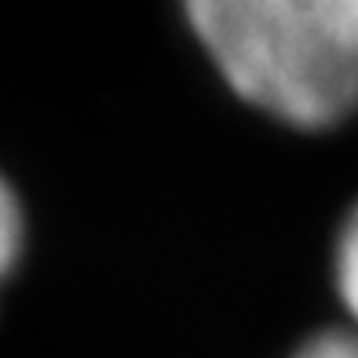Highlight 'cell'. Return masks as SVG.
<instances>
[{
  "label": "cell",
  "instance_id": "1",
  "mask_svg": "<svg viewBox=\"0 0 358 358\" xmlns=\"http://www.w3.org/2000/svg\"><path fill=\"white\" fill-rule=\"evenodd\" d=\"M194 34L241 99L285 124L358 110V0H183Z\"/></svg>",
  "mask_w": 358,
  "mask_h": 358
},
{
  "label": "cell",
  "instance_id": "2",
  "mask_svg": "<svg viewBox=\"0 0 358 358\" xmlns=\"http://www.w3.org/2000/svg\"><path fill=\"white\" fill-rule=\"evenodd\" d=\"M336 285H340V296H344L348 311L358 322V208L348 220L340 249H336Z\"/></svg>",
  "mask_w": 358,
  "mask_h": 358
},
{
  "label": "cell",
  "instance_id": "3",
  "mask_svg": "<svg viewBox=\"0 0 358 358\" xmlns=\"http://www.w3.org/2000/svg\"><path fill=\"white\" fill-rule=\"evenodd\" d=\"M22 252V208L15 201L11 187L0 179V278L15 267Z\"/></svg>",
  "mask_w": 358,
  "mask_h": 358
}]
</instances>
